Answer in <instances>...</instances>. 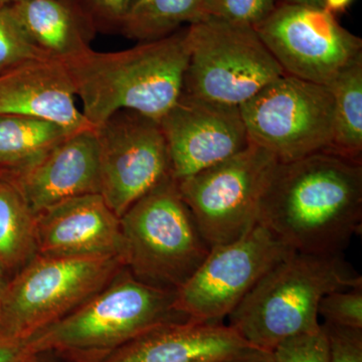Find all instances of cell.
<instances>
[{
	"mask_svg": "<svg viewBox=\"0 0 362 362\" xmlns=\"http://www.w3.org/2000/svg\"><path fill=\"white\" fill-rule=\"evenodd\" d=\"M362 165L331 152L279 162L259 223L293 251L339 255L361 233Z\"/></svg>",
	"mask_w": 362,
	"mask_h": 362,
	"instance_id": "cell-1",
	"label": "cell"
},
{
	"mask_svg": "<svg viewBox=\"0 0 362 362\" xmlns=\"http://www.w3.org/2000/svg\"><path fill=\"white\" fill-rule=\"evenodd\" d=\"M188 58L185 30L124 51L90 49L64 65L85 118L97 127L121 110L159 122L182 95Z\"/></svg>",
	"mask_w": 362,
	"mask_h": 362,
	"instance_id": "cell-2",
	"label": "cell"
},
{
	"mask_svg": "<svg viewBox=\"0 0 362 362\" xmlns=\"http://www.w3.org/2000/svg\"><path fill=\"white\" fill-rule=\"evenodd\" d=\"M362 287L339 255L294 252L272 268L228 317V325L262 351L288 338L316 332L319 304L328 293Z\"/></svg>",
	"mask_w": 362,
	"mask_h": 362,
	"instance_id": "cell-3",
	"label": "cell"
},
{
	"mask_svg": "<svg viewBox=\"0 0 362 362\" xmlns=\"http://www.w3.org/2000/svg\"><path fill=\"white\" fill-rule=\"evenodd\" d=\"M175 290L142 282L123 268L104 289L30 338L37 354L102 362L161 324L187 319L175 311Z\"/></svg>",
	"mask_w": 362,
	"mask_h": 362,
	"instance_id": "cell-4",
	"label": "cell"
},
{
	"mask_svg": "<svg viewBox=\"0 0 362 362\" xmlns=\"http://www.w3.org/2000/svg\"><path fill=\"white\" fill-rule=\"evenodd\" d=\"M125 267L142 282L176 290L194 275L211 247L168 178L120 218Z\"/></svg>",
	"mask_w": 362,
	"mask_h": 362,
	"instance_id": "cell-5",
	"label": "cell"
},
{
	"mask_svg": "<svg viewBox=\"0 0 362 362\" xmlns=\"http://www.w3.org/2000/svg\"><path fill=\"white\" fill-rule=\"evenodd\" d=\"M123 268L119 257L37 255L0 296V335L30 339L104 289Z\"/></svg>",
	"mask_w": 362,
	"mask_h": 362,
	"instance_id": "cell-6",
	"label": "cell"
},
{
	"mask_svg": "<svg viewBox=\"0 0 362 362\" xmlns=\"http://www.w3.org/2000/svg\"><path fill=\"white\" fill-rule=\"evenodd\" d=\"M187 39L181 96L240 107L285 74L252 26L207 16L189 25Z\"/></svg>",
	"mask_w": 362,
	"mask_h": 362,
	"instance_id": "cell-7",
	"label": "cell"
},
{
	"mask_svg": "<svg viewBox=\"0 0 362 362\" xmlns=\"http://www.w3.org/2000/svg\"><path fill=\"white\" fill-rule=\"evenodd\" d=\"M279 161L257 145L177 181L209 247L235 242L259 223L262 199Z\"/></svg>",
	"mask_w": 362,
	"mask_h": 362,
	"instance_id": "cell-8",
	"label": "cell"
},
{
	"mask_svg": "<svg viewBox=\"0 0 362 362\" xmlns=\"http://www.w3.org/2000/svg\"><path fill=\"white\" fill-rule=\"evenodd\" d=\"M333 110L327 86L286 74L240 106L250 142L270 152L279 162L329 151Z\"/></svg>",
	"mask_w": 362,
	"mask_h": 362,
	"instance_id": "cell-9",
	"label": "cell"
},
{
	"mask_svg": "<svg viewBox=\"0 0 362 362\" xmlns=\"http://www.w3.org/2000/svg\"><path fill=\"white\" fill-rule=\"evenodd\" d=\"M295 251L258 223L228 244L211 247L206 259L175 290V311L197 320L230 316L257 283Z\"/></svg>",
	"mask_w": 362,
	"mask_h": 362,
	"instance_id": "cell-10",
	"label": "cell"
},
{
	"mask_svg": "<svg viewBox=\"0 0 362 362\" xmlns=\"http://www.w3.org/2000/svg\"><path fill=\"white\" fill-rule=\"evenodd\" d=\"M286 75L329 86L362 54L361 37L324 7L285 4L255 26Z\"/></svg>",
	"mask_w": 362,
	"mask_h": 362,
	"instance_id": "cell-11",
	"label": "cell"
},
{
	"mask_svg": "<svg viewBox=\"0 0 362 362\" xmlns=\"http://www.w3.org/2000/svg\"><path fill=\"white\" fill-rule=\"evenodd\" d=\"M100 194L118 218L171 175L160 124L137 112H116L95 127Z\"/></svg>",
	"mask_w": 362,
	"mask_h": 362,
	"instance_id": "cell-12",
	"label": "cell"
},
{
	"mask_svg": "<svg viewBox=\"0 0 362 362\" xmlns=\"http://www.w3.org/2000/svg\"><path fill=\"white\" fill-rule=\"evenodd\" d=\"M159 124L175 180L216 165L251 144L237 106L181 96Z\"/></svg>",
	"mask_w": 362,
	"mask_h": 362,
	"instance_id": "cell-13",
	"label": "cell"
},
{
	"mask_svg": "<svg viewBox=\"0 0 362 362\" xmlns=\"http://www.w3.org/2000/svg\"><path fill=\"white\" fill-rule=\"evenodd\" d=\"M35 240L40 256H114L124 261L120 218L100 194L66 199L37 214Z\"/></svg>",
	"mask_w": 362,
	"mask_h": 362,
	"instance_id": "cell-14",
	"label": "cell"
},
{
	"mask_svg": "<svg viewBox=\"0 0 362 362\" xmlns=\"http://www.w3.org/2000/svg\"><path fill=\"white\" fill-rule=\"evenodd\" d=\"M4 175L21 190L35 216L66 199L100 194L96 130L74 133L33 165Z\"/></svg>",
	"mask_w": 362,
	"mask_h": 362,
	"instance_id": "cell-15",
	"label": "cell"
},
{
	"mask_svg": "<svg viewBox=\"0 0 362 362\" xmlns=\"http://www.w3.org/2000/svg\"><path fill=\"white\" fill-rule=\"evenodd\" d=\"M256 351L230 325L187 318L157 326L102 362H230Z\"/></svg>",
	"mask_w": 362,
	"mask_h": 362,
	"instance_id": "cell-16",
	"label": "cell"
},
{
	"mask_svg": "<svg viewBox=\"0 0 362 362\" xmlns=\"http://www.w3.org/2000/svg\"><path fill=\"white\" fill-rule=\"evenodd\" d=\"M75 97L62 62H37L0 76V115L42 119L73 134L95 128L78 108Z\"/></svg>",
	"mask_w": 362,
	"mask_h": 362,
	"instance_id": "cell-17",
	"label": "cell"
},
{
	"mask_svg": "<svg viewBox=\"0 0 362 362\" xmlns=\"http://www.w3.org/2000/svg\"><path fill=\"white\" fill-rule=\"evenodd\" d=\"M6 7L47 59L65 63L90 49L97 28L81 0H23Z\"/></svg>",
	"mask_w": 362,
	"mask_h": 362,
	"instance_id": "cell-18",
	"label": "cell"
},
{
	"mask_svg": "<svg viewBox=\"0 0 362 362\" xmlns=\"http://www.w3.org/2000/svg\"><path fill=\"white\" fill-rule=\"evenodd\" d=\"M71 134L42 119L0 115V170L16 173L28 168Z\"/></svg>",
	"mask_w": 362,
	"mask_h": 362,
	"instance_id": "cell-19",
	"label": "cell"
},
{
	"mask_svg": "<svg viewBox=\"0 0 362 362\" xmlns=\"http://www.w3.org/2000/svg\"><path fill=\"white\" fill-rule=\"evenodd\" d=\"M37 254L35 214L13 181L0 175V265L11 278Z\"/></svg>",
	"mask_w": 362,
	"mask_h": 362,
	"instance_id": "cell-20",
	"label": "cell"
},
{
	"mask_svg": "<svg viewBox=\"0 0 362 362\" xmlns=\"http://www.w3.org/2000/svg\"><path fill=\"white\" fill-rule=\"evenodd\" d=\"M334 103L331 153L361 162L362 54L329 86Z\"/></svg>",
	"mask_w": 362,
	"mask_h": 362,
	"instance_id": "cell-21",
	"label": "cell"
},
{
	"mask_svg": "<svg viewBox=\"0 0 362 362\" xmlns=\"http://www.w3.org/2000/svg\"><path fill=\"white\" fill-rule=\"evenodd\" d=\"M204 18V0H136L119 30L129 39L150 42Z\"/></svg>",
	"mask_w": 362,
	"mask_h": 362,
	"instance_id": "cell-22",
	"label": "cell"
},
{
	"mask_svg": "<svg viewBox=\"0 0 362 362\" xmlns=\"http://www.w3.org/2000/svg\"><path fill=\"white\" fill-rule=\"evenodd\" d=\"M47 59L28 42L8 8L0 7V76Z\"/></svg>",
	"mask_w": 362,
	"mask_h": 362,
	"instance_id": "cell-23",
	"label": "cell"
},
{
	"mask_svg": "<svg viewBox=\"0 0 362 362\" xmlns=\"http://www.w3.org/2000/svg\"><path fill=\"white\" fill-rule=\"evenodd\" d=\"M318 313L324 323L362 329V287L328 293L321 299Z\"/></svg>",
	"mask_w": 362,
	"mask_h": 362,
	"instance_id": "cell-24",
	"label": "cell"
},
{
	"mask_svg": "<svg viewBox=\"0 0 362 362\" xmlns=\"http://www.w3.org/2000/svg\"><path fill=\"white\" fill-rule=\"evenodd\" d=\"M276 6L275 0H204V16L255 28Z\"/></svg>",
	"mask_w": 362,
	"mask_h": 362,
	"instance_id": "cell-25",
	"label": "cell"
},
{
	"mask_svg": "<svg viewBox=\"0 0 362 362\" xmlns=\"http://www.w3.org/2000/svg\"><path fill=\"white\" fill-rule=\"evenodd\" d=\"M275 362H329V342L321 324L316 332L288 338L272 350Z\"/></svg>",
	"mask_w": 362,
	"mask_h": 362,
	"instance_id": "cell-26",
	"label": "cell"
},
{
	"mask_svg": "<svg viewBox=\"0 0 362 362\" xmlns=\"http://www.w3.org/2000/svg\"><path fill=\"white\" fill-rule=\"evenodd\" d=\"M322 325L329 342V362H362V329Z\"/></svg>",
	"mask_w": 362,
	"mask_h": 362,
	"instance_id": "cell-27",
	"label": "cell"
},
{
	"mask_svg": "<svg viewBox=\"0 0 362 362\" xmlns=\"http://www.w3.org/2000/svg\"><path fill=\"white\" fill-rule=\"evenodd\" d=\"M136 0H81L96 28H120Z\"/></svg>",
	"mask_w": 362,
	"mask_h": 362,
	"instance_id": "cell-28",
	"label": "cell"
},
{
	"mask_svg": "<svg viewBox=\"0 0 362 362\" xmlns=\"http://www.w3.org/2000/svg\"><path fill=\"white\" fill-rule=\"evenodd\" d=\"M37 356L30 339L18 340L0 335V362H32Z\"/></svg>",
	"mask_w": 362,
	"mask_h": 362,
	"instance_id": "cell-29",
	"label": "cell"
},
{
	"mask_svg": "<svg viewBox=\"0 0 362 362\" xmlns=\"http://www.w3.org/2000/svg\"><path fill=\"white\" fill-rule=\"evenodd\" d=\"M230 362H275L274 361L273 356L271 352L259 351L254 352V354H249V356L240 357L239 359H235Z\"/></svg>",
	"mask_w": 362,
	"mask_h": 362,
	"instance_id": "cell-30",
	"label": "cell"
},
{
	"mask_svg": "<svg viewBox=\"0 0 362 362\" xmlns=\"http://www.w3.org/2000/svg\"><path fill=\"white\" fill-rule=\"evenodd\" d=\"M324 8L331 13H342L354 2V0H323Z\"/></svg>",
	"mask_w": 362,
	"mask_h": 362,
	"instance_id": "cell-31",
	"label": "cell"
},
{
	"mask_svg": "<svg viewBox=\"0 0 362 362\" xmlns=\"http://www.w3.org/2000/svg\"><path fill=\"white\" fill-rule=\"evenodd\" d=\"M288 4H301L314 7H324L323 0H286Z\"/></svg>",
	"mask_w": 362,
	"mask_h": 362,
	"instance_id": "cell-32",
	"label": "cell"
},
{
	"mask_svg": "<svg viewBox=\"0 0 362 362\" xmlns=\"http://www.w3.org/2000/svg\"><path fill=\"white\" fill-rule=\"evenodd\" d=\"M9 277L8 274L4 270V267L0 265V296H1L2 292L6 289L7 283H8Z\"/></svg>",
	"mask_w": 362,
	"mask_h": 362,
	"instance_id": "cell-33",
	"label": "cell"
},
{
	"mask_svg": "<svg viewBox=\"0 0 362 362\" xmlns=\"http://www.w3.org/2000/svg\"><path fill=\"white\" fill-rule=\"evenodd\" d=\"M32 362H54L52 361L51 359L47 358V357H45V354H37V356L35 357V358L33 359Z\"/></svg>",
	"mask_w": 362,
	"mask_h": 362,
	"instance_id": "cell-34",
	"label": "cell"
},
{
	"mask_svg": "<svg viewBox=\"0 0 362 362\" xmlns=\"http://www.w3.org/2000/svg\"><path fill=\"white\" fill-rule=\"evenodd\" d=\"M21 1H23V0H0V7L9 6Z\"/></svg>",
	"mask_w": 362,
	"mask_h": 362,
	"instance_id": "cell-35",
	"label": "cell"
},
{
	"mask_svg": "<svg viewBox=\"0 0 362 362\" xmlns=\"http://www.w3.org/2000/svg\"><path fill=\"white\" fill-rule=\"evenodd\" d=\"M1 316H2L1 297H0V326H1Z\"/></svg>",
	"mask_w": 362,
	"mask_h": 362,
	"instance_id": "cell-36",
	"label": "cell"
},
{
	"mask_svg": "<svg viewBox=\"0 0 362 362\" xmlns=\"http://www.w3.org/2000/svg\"><path fill=\"white\" fill-rule=\"evenodd\" d=\"M4 175V171L0 170V175Z\"/></svg>",
	"mask_w": 362,
	"mask_h": 362,
	"instance_id": "cell-37",
	"label": "cell"
}]
</instances>
